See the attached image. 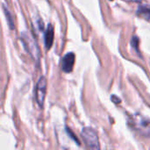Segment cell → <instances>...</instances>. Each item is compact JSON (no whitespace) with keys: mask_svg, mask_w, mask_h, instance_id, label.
Wrapping results in <instances>:
<instances>
[{"mask_svg":"<svg viewBox=\"0 0 150 150\" xmlns=\"http://www.w3.org/2000/svg\"><path fill=\"white\" fill-rule=\"evenodd\" d=\"M3 8H4V14H5V16H6V19H7L8 25H9V26H10V28H11V29H13V28H14V24H13V19H12L11 14L10 13V11H8V9L5 7L4 4H3Z\"/></svg>","mask_w":150,"mask_h":150,"instance_id":"8","label":"cell"},{"mask_svg":"<svg viewBox=\"0 0 150 150\" xmlns=\"http://www.w3.org/2000/svg\"><path fill=\"white\" fill-rule=\"evenodd\" d=\"M131 1H134V2H136V3H141L142 0H131Z\"/></svg>","mask_w":150,"mask_h":150,"instance_id":"12","label":"cell"},{"mask_svg":"<svg viewBox=\"0 0 150 150\" xmlns=\"http://www.w3.org/2000/svg\"><path fill=\"white\" fill-rule=\"evenodd\" d=\"M137 15L140 16L141 18L146 19V20H150V6L147 4H141L138 7L137 10Z\"/></svg>","mask_w":150,"mask_h":150,"instance_id":"7","label":"cell"},{"mask_svg":"<svg viewBox=\"0 0 150 150\" xmlns=\"http://www.w3.org/2000/svg\"><path fill=\"white\" fill-rule=\"evenodd\" d=\"M110 1H112V0H110Z\"/></svg>","mask_w":150,"mask_h":150,"instance_id":"13","label":"cell"},{"mask_svg":"<svg viewBox=\"0 0 150 150\" xmlns=\"http://www.w3.org/2000/svg\"><path fill=\"white\" fill-rule=\"evenodd\" d=\"M138 44H139V39L137 36H134L131 40V45L133 47V48H134L137 52H139L138 49Z\"/></svg>","mask_w":150,"mask_h":150,"instance_id":"9","label":"cell"},{"mask_svg":"<svg viewBox=\"0 0 150 150\" xmlns=\"http://www.w3.org/2000/svg\"><path fill=\"white\" fill-rule=\"evenodd\" d=\"M112 100L115 103V104H119V103H120V98H118V97H116V96H112Z\"/></svg>","mask_w":150,"mask_h":150,"instance_id":"11","label":"cell"},{"mask_svg":"<svg viewBox=\"0 0 150 150\" xmlns=\"http://www.w3.org/2000/svg\"><path fill=\"white\" fill-rule=\"evenodd\" d=\"M67 132H68V134H69V135H71V137H72V139L76 142V144H78V145H80V143H79V141H78V139H76V137H75V135L72 134V132L71 131H69V129H67Z\"/></svg>","mask_w":150,"mask_h":150,"instance_id":"10","label":"cell"},{"mask_svg":"<svg viewBox=\"0 0 150 150\" xmlns=\"http://www.w3.org/2000/svg\"><path fill=\"white\" fill-rule=\"evenodd\" d=\"M20 40L22 41L25 50L30 54L33 60H35L38 62L40 58V52L37 45V42L35 41L33 37L26 33H23L20 36Z\"/></svg>","mask_w":150,"mask_h":150,"instance_id":"1","label":"cell"},{"mask_svg":"<svg viewBox=\"0 0 150 150\" xmlns=\"http://www.w3.org/2000/svg\"><path fill=\"white\" fill-rule=\"evenodd\" d=\"M75 58L76 56L74 53H68L63 56L62 61V69L65 73H70L73 70Z\"/></svg>","mask_w":150,"mask_h":150,"instance_id":"5","label":"cell"},{"mask_svg":"<svg viewBox=\"0 0 150 150\" xmlns=\"http://www.w3.org/2000/svg\"><path fill=\"white\" fill-rule=\"evenodd\" d=\"M46 91H47V79L44 76H41L35 86V99L40 108H42L44 105Z\"/></svg>","mask_w":150,"mask_h":150,"instance_id":"4","label":"cell"},{"mask_svg":"<svg viewBox=\"0 0 150 150\" xmlns=\"http://www.w3.org/2000/svg\"><path fill=\"white\" fill-rule=\"evenodd\" d=\"M133 127L140 134L150 137V120L142 115H135L132 120Z\"/></svg>","mask_w":150,"mask_h":150,"instance_id":"3","label":"cell"},{"mask_svg":"<svg viewBox=\"0 0 150 150\" xmlns=\"http://www.w3.org/2000/svg\"><path fill=\"white\" fill-rule=\"evenodd\" d=\"M44 41H45V47L47 49H49L54 41V27L52 25H48L45 34H44Z\"/></svg>","mask_w":150,"mask_h":150,"instance_id":"6","label":"cell"},{"mask_svg":"<svg viewBox=\"0 0 150 150\" xmlns=\"http://www.w3.org/2000/svg\"><path fill=\"white\" fill-rule=\"evenodd\" d=\"M82 138L84 141V143L89 149H99V141L97 132L91 127H85L81 133Z\"/></svg>","mask_w":150,"mask_h":150,"instance_id":"2","label":"cell"}]
</instances>
